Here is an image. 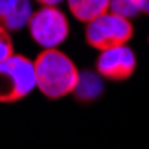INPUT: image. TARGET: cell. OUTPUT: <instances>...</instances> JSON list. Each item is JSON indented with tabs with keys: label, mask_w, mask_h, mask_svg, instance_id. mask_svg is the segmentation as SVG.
Returning a JSON list of instances; mask_svg holds the SVG:
<instances>
[{
	"label": "cell",
	"mask_w": 149,
	"mask_h": 149,
	"mask_svg": "<svg viewBox=\"0 0 149 149\" xmlns=\"http://www.w3.org/2000/svg\"><path fill=\"white\" fill-rule=\"evenodd\" d=\"M140 7H142V13L149 16V0H140Z\"/></svg>",
	"instance_id": "cell-12"
},
{
	"label": "cell",
	"mask_w": 149,
	"mask_h": 149,
	"mask_svg": "<svg viewBox=\"0 0 149 149\" xmlns=\"http://www.w3.org/2000/svg\"><path fill=\"white\" fill-rule=\"evenodd\" d=\"M133 36V25L124 16H119L116 13H105L98 16L96 20L87 23L85 29V39L89 46L96 48L100 52L126 45Z\"/></svg>",
	"instance_id": "cell-3"
},
{
	"label": "cell",
	"mask_w": 149,
	"mask_h": 149,
	"mask_svg": "<svg viewBox=\"0 0 149 149\" xmlns=\"http://www.w3.org/2000/svg\"><path fill=\"white\" fill-rule=\"evenodd\" d=\"M98 73L101 77L108 78V80H126L135 73L137 68V57L132 48H128L126 45L121 46H114L103 50L98 57L96 62Z\"/></svg>",
	"instance_id": "cell-5"
},
{
	"label": "cell",
	"mask_w": 149,
	"mask_h": 149,
	"mask_svg": "<svg viewBox=\"0 0 149 149\" xmlns=\"http://www.w3.org/2000/svg\"><path fill=\"white\" fill-rule=\"evenodd\" d=\"M13 53H14V48H13V39L9 36V30L0 25V62L11 57Z\"/></svg>",
	"instance_id": "cell-10"
},
{
	"label": "cell",
	"mask_w": 149,
	"mask_h": 149,
	"mask_svg": "<svg viewBox=\"0 0 149 149\" xmlns=\"http://www.w3.org/2000/svg\"><path fill=\"white\" fill-rule=\"evenodd\" d=\"M36 85L50 100L74 92L80 73L74 62L57 48H45L34 62Z\"/></svg>",
	"instance_id": "cell-1"
},
{
	"label": "cell",
	"mask_w": 149,
	"mask_h": 149,
	"mask_svg": "<svg viewBox=\"0 0 149 149\" xmlns=\"http://www.w3.org/2000/svg\"><path fill=\"white\" fill-rule=\"evenodd\" d=\"M29 30L32 39L43 48H57L69 34V23L57 7L43 6L39 11L32 13Z\"/></svg>",
	"instance_id": "cell-4"
},
{
	"label": "cell",
	"mask_w": 149,
	"mask_h": 149,
	"mask_svg": "<svg viewBox=\"0 0 149 149\" xmlns=\"http://www.w3.org/2000/svg\"><path fill=\"white\" fill-rule=\"evenodd\" d=\"M74 92H77V96L80 100H85V101L87 100H94L101 92V82H100V78L96 77V74L85 71L84 74H80Z\"/></svg>",
	"instance_id": "cell-8"
},
{
	"label": "cell",
	"mask_w": 149,
	"mask_h": 149,
	"mask_svg": "<svg viewBox=\"0 0 149 149\" xmlns=\"http://www.w3.org/2000/svg\"><path fill=\"white\" fill-rule=\"evenodd\" d=\"M36 85V68L25 55L13 53L0 62V103H14L30 94Z\"/></svg>",
	"instance_id": "cell-2"
},
{
	"label": "cell",
	"mask_w": 149,
	"mask_h": 149,
	"mask_svg": "<svg viewBox=\"0 0 149 149\" xmlns=\"http://www.w3.org/2000/svg\"><path fill=\"white\" fill-rule=\"evenodd\" d=\"M110 11L124 18H133L142 13L140 0H110Z\"/></svg>",
	"instance_id": "cell-9"
},
{
	"label": "cell",
	"mask_w": 149,
	"mask_h": 149,
	"mask_svg": "<svg viewBox=\"0 0 149 149\" xmlns=\"http://www.w3.org/2000/svg\"><path fill=\"white\" fill-rule=\"evenodd\" d=\"M32 7L29 0H0V25L7 30H18L30 22Z\"/></svg>",
	"instance_id": "cell-6"
},
{
	"label": "cell",
	"mask_w": 149,
	"mask_h": 149,
	"mask_svg": "<svg viewBox=\"0 0 149 149\" xmlns=\"http://www.w3.org/2000/svg\"><path fill=\"white\" fill-rule=\"evenodd\" d=\"M37 2H39V4H43V6H57V4H61L62 2V0H37Z\"/></svg>",
	"instance_id": "cell-11"
},
{
	"label": "cell",
	"mask_w": 149,
	"mask_h": 149,
	"mask_svg": "<svg viewBox=\"0 0 149 149\" xmlns=\"http://www.w3.org/2000/svg\"><path fill=\"white\" fill-rule=\"evenodd\" d=\"M71 14L80 22H92L110 11V0H68Z\"/></svg>",
	"instance_id": "cell-7"
}]
</instances>
